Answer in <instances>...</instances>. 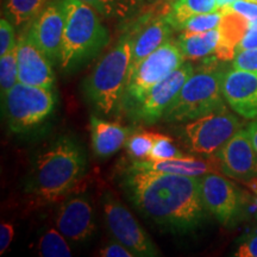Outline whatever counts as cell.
<instances>
[{"instance_id": "cell-1", "label": "cell", "mask_w": 257, "mask_h": 257, "mask_svg": "<svg viewBox=\"0 0 257 257\" xmlns=\"http://www.w3.org/2000/svg\"><path fill=\"white\" fill-rule=\"evenodd\" d=\"M201 176H187L128 167L121 188L141 213L175 232H187L205 217Z\"/></svg>"}, {"instance_id": "cell-2", "label": "cell", "mask_w": 257, "mask_h": 257, "mask_svg": "<svg viewBox=\"0 0 257 257\" xmlns=\"http://www.w3.org/2000/svg\"><path fill=\"white\" fill-rule=\"evenodd\" d=\"M85 170L82 148L74 138L61 136L36 156L27 192L42 201H54L69 192Z\"/></svg>"}, {"instance_id": "cell-3", "label": "cell", "mask_w": 257, "mask_h": 257, "mask_svg": "<svg viewBox=\"0 0 257 257\" xmlns=\"http://www.w3.org/2000/svg\"><path fill=\"white\" fill-rule=\"evenodd\" d=\"M62 2L66 23L59 62L64 73H72L98 55L110 36L92 6L82 0Z\"/></svg>"}, {"instance_id": "cell-4", "label": "cell", "mask_w": 257, "mask_h": 257, "mask_svg": "<svg viewBox=\"0 0 257 257\" xmlns=\"http://www.w3.org/2000/svg\"><path fill=\"white\" fill-rule=\"evenodd\" d=\"M134 37L124 35L83 82L86 99L99 113L110 114L123 100L130 80Z\"/></svg>"}, {"instance_id": "cell-5", "label": "cell", "mask_w": 257, "mask_h": 257, "mask_svg": "<svg viewBox=\"0 0 257 257\" xmlns=\"http://www.w3.org/2000/svg\"><path fill=\"white\" fill-rule=\"evenodd\" d=\"M224 72L216 68L194 70L184 83L172 105L167 108L162 120L186 123L219 110L225 106L221 89Z\"/></svg>"}, {"instance_id": "cell-6", "label": "cell", "mask_w": 257, "mask_h": 257, "mask_svg": "<svg viewBox=\"0 0 257 257\" xmlns=\"http://www.w3.org/2000/svg\"><path fill=\"white\" fill-rule=\"evenodd\" d=\"M53 89L16 83L3 100V114L10 130L25 133L43 123L53 113L55 95Z\"/></svg>"}, {"instance_id": "cell-7", "label": "cell", "mask_w": 257, "mask_h": 257, "mask_svg": "<svg viewBox=\"0 0 257 257\" xmlns=\"http://www.w3.org/2000/svg\"><path fill=\"white\" fill-rule=\"evenodd\" d=\"M242 124L226 106L186 121L181 127V136L191 152L199 155H217L224 144L233 136Z\"/></svg>"}, {"instance_id": "cell-8", "label": "cell", "mask_w": 257, "mask_h": 257, "mask_svg": "<svg viewBox=\"0 0 257 257\" xmlns=\"http://www.w3.org/2000/svg\"><path fill=\"white\" fill-rule=\"evenodd\" d=\"M185 62L179 44L167 41L146 57L131 74L123 100L134 106L150 88L157 85Z\"/></svg>"}, {"instance_id": "cell-9", "label": "cell", "mask_w": 257, "mask_h": 257, "mask_svg": "<svg viewBox=\"0 0 257 257\" xmlns=\"http://www.w3.org/2000/svg\"><path fill=\"white\" fill-rule=\"evenodd\" d=\"M101 204L106 226L115 240L124 244L135 256L154 257L160 255L152 238L138 224L134 214L114 197L113 193L105 192Z\"/></svg>"}, {"instance_id": "cell-10", "label": "cell", "mask_w": 257, "mask_h": 257, "mask_svg": "<svg viewBox=\"0 0 257 257\" xmlns=\"http://www.w3.org/2000/svg\"><path fill=\"white\" fill-rule=\"evenodd\" d=\"M193 73L194 66L191 62H184L166 79L150 88L136 104L131 106L135 119L146 124H154L162 119L167 108L172 105Z\"/></svg>"}, {"instance_id": "cell-11", "label": "cell", "mask_w": 257, "mask_h": 257, "mask_svg": "<svg viewBox=\"0 0 257 257\" xmlns=\"http://www.w3.org/2000/svg\"><path fill=\"white\" fill-rule=\"evenodd\" d=\"M201 198L205 207L223 225H230L239 216L243 205L242 191L219 173L201 178Z\"/></svg>"}, {"instance_id": "cell-12", "label": "cell", "mask_w": 257, "mask_h": 257, "mask_svg": "<svg viewBox=\"0 0 257 257\" xmlns=\"http://www.w3.org/2000/svg\"><path fill=\"white\" fill-rule=\"evenodd\" d=\"M64 6L62 0H51L32 21L28 34L34 43L53 63L60 61L64 32Z\"/></svg>"}, {"instance_id": "cell-13", "label": "cell", "mask_w": 257, "mask_h": 257, "mask_svg": "<svg viewBox=\"0 0 257 257\" xmlns=\"http://www.w3.org/2000/svg\"><path fill=\"white\" fill-rule=\"evenodd\" d=\"M56 229L69 242H85L95 232V216L91 199L76 194L64 200L56 212Z\"/></svg>"}, {"instance_id": "cell-14", "label": "cell", "mask_w": 257, "mask_h": 257, "mask_svg": "<svg viewBox=\"0 0 257 257\" xmlns=\"http://www.w3.org/2000/svg\"><path fill=\"white\" fill-rule=\"evenodd\" d=\"M217 157L224 175L240 182H249L257 178V152L244 128H239L224 144Z\"/></svg>"}, {"instance_id": "cell-15", "label": "cell", "mask_w": 257, "mask_h": 257, "mask_svg": "<svg viewBox=\"0 0 257 257\" xmlns=\"http://www.w3.org/2000/svg\"><path fill=\"white\" fill-rule=\"evenodd\" d=\"M18 82L53 89L55 86V73L51 61L29 36L28 31L17 41Z\"/></svg>"}, {"instance_id": "cell-16", "label": "cell", "mask_w": 257, "mask_h": 257, "mask_svg": "<svg viewBox=\"0 0 257 257\" xmlns=\"http://www.w3.org/2000/svg\"><path fill=\"white\" fill-rule=\"evenodd\" d=\"M221 89L225 101L245 119L257 118V72L232 68L224 73Z\"/></svg>"}, {"instance_id": "cell-17", "label": "cell", "mask_w": 257, "mask_h": 257, "mask_svg": "<svg viewBox=\"0 0 257 257\" xmlns=\"http://www.w3.org/2000/svg\"><path fill=\"white\" fill-rule=\"evenodd\" d=\"M131 167L143 170L169 173L187 176H204L208 173H219L220 163L217 155L208 159H199L194 156H184L180 159L163 161H135Z\"/></svg>"}, {"instance_id": "cell-18", "label": "cell", "mask_w": 257, "mask_h": 257, "mask_svg": "<svg viewBox=\"0 0 257 257\" xmlns=\"http://www.w3.org/2000/svg\"><path fill=\"white\" fill-rule=\"evenodd\" d=\"M91 136L93 152L100 159H107L125 146L130 128L119 123L107 121L92 115Z\"/></svg>"}, {"instance_id": "cell-19", "label": "cell", "mask_w": 257, "mask_h": 257, "mask_svg": "<svg viewBox=\"0 0 257 257\" xmlns=\"http://www.w3.org/2000/svg\"><path fill=\"white\" fill-rule=\"evenodd\" d=\"M172 29L173 28L167 23L165 17H161L148 24L136 37H134L130 76L146 57L154 53L163 43H166Z\"/></svg>"}, {"instance_id": "cell-20", "label": "cell", "mask_w": 257, "mask_h": 257, "mask_svg": "<svg viewBox=\"0 0 257 257\" xmlns=\"http://www.w3.org/2000/svg\"><path fill=\"white\" fill-rule=\"evenodd\" d=\"M219 43L216 49V57L220 61H232L237 54V47L245 32L249 23L245 18L233 12H223L219 24Z\"/></svg>"}, {"instance_id": "cell-21", "label": "cell", "mask_w": 257, "mask_h": 257, "mask_svg": "<svg viewBox=\"0 0 257 257\" xmlns=\"http://www.w3.org/2000/svg\"><path fill=\"white\" fill-rule=\"evenodd\" d=\"M219 29L206 32H182L179 37V47L185 59L195 61L216 53L219 43Z\"/></svg>"}, {"instance_id": "cell-22", "label": "cell", "mask_w": 257, "mask_h": 257, "mask_svg": "<svg viewBox=\"0 0 257 257\" xmlns=\"http://www.w3.org/2000/svg\"><path fill=\"white\" fill-rule=\"evenodd\" d=\"M219 10L217 0H174L165 19L173 29L181 30L188 19L197 15L210 14Z\"/></svg>"}, {"instance_id": "cell-23", "label": "cell", "mask_w": 257, "mask_h": 257, "mask_svg": "<svg viewBox=\"0 0 257 257\" xmlns=\"http://www.w3.org/2000/svg\"><path fill=\"white\" fill-rule=\"evenodd\" d=\"M51 0H3V12L15 27L34 21Z\"/></svg>"}, {"instance_id": "cell-24", "label": "cell", "mask_w": 257, "mask_h": 257, "mask_svg": "<svg viewBox=\"0 0 257 257\" xmlns=\"http://www.w3.org/2000/svg\"><path fill=\"white\" fill-rule=\"evenodd\" d=\"M105 18H126L140 8L143 0H82Z\"/></svg>"}, {"instance_id": "cell-25", "label": "cell", "mask_w": 257, "mask_h": 257, "mask_svg": "<svg viewBox=\"0 0 257 257\" xmlns=\"http://www.w3.org/2000/svg\"><path fill=\"white\" fill-rule=\"evenodd\" d=\"M38 252L44 257L72 256L68 239L57 229H49L42 234L40 242H38Z\"/></svg>"}, {"instance_id": "cell-26", "label": "cell", "mask_w": 257, "mask_h": 257, "mask_svg": "<svg viewBox=\"0 0 257 257\" xmlns=\"http://www.w3.org/2000/svg\"><path fill=\"white\" fill-rule=\"evenodd\" d=\"M18 83V53L17 47L0 57V91L2 99Z\"/></svg>"}, {"instance_id": "cell-27", "label": "cell", "mask_w": 257, "mask_h": 257, "mask_svg": "<svg viewBox=\"0 0 257 257\" xmlns=\"http://www.w3.org/2000/svg\"><path fill=\"white\" fill-rule=\"evenodd\" d=\"M156 134L140 131L127 137L124 148L128 156L135 161H148L152 153Z\"/></svg>"}, {"instance_id": "cell-28", "label": "cell", "mask_w": 257, "mask_h": 257, "mask_svg": "<svg viewBox=\"0 0 257 257\" xmlns=\"http://www.w3.org/2000/svg\"><path fill=\"white\" fill-rule=\"evenodd\" d=\"M185 155L176 148L173 138L166 135L156 134L154 146L150 153L148 161H163V160H173L180 159Z\"/></svg>"}, {"instance_id": "cell-29", "label": "cell", "mask_w": 257, "mask_h": 257, "mask_svg": "<svg viewBox=\"0 0 257 257\" xmlns=\"http://www.w3.org/2000/svg\"><path fill=\"white\" fill-rule=\"evenodd\" d=\"M221 18H223V12L220 10L210 14L197 15L191 19H188L181 29L182 32H206L219 27Z\"/></svg>"}, {"instance_id": "cell-30", "label": "cell", "mask_w": 257, "mask_h": 257, "mask_svg": "<svg viewBox=\"0 0 257 257\" xmlns=\"http://www.w3.org/2000/svg\"><path fill=\"white\" fill-rule=\"evenodd\" d=\"M221 12H233L240 15L248 21L249 28L257 27V2L253 0H238L231 5L219 9Z\"/></svg>"}, {"instance_id": "cell-31", "label": "cell", "mask_w": 257, "mask_h": 257, "mask_svg": "<svg viewBox=\"0 0 257 257\" xmlns=\"http://www.w3.org/2000/svg\"><path fill=\"white\" fill-rule=\"evenodd\" d=\"M15 47H17V41L15 36L14 24L6 17H3L0 21V56L5 55Z\"/></svg>"}, {"instance_id": "cell-32", "label": "cell", "mask_w": 257, "mask_h": 257, "mask_svg": "<svg viewBox=\"0 0 257 257\" xmlns=\"http://www.w3.org/2000/svg\"><path fill=\"white\" fill-rule=\"evenodd\" d=\"M232 68L257 72V48L238 51L232 60Z\"/></svg>"}, {"instance_id": "cell-33", "label": "cell", "mask_w": 257, "mask_h": 257, "mask_svg": "<svg viewBox=\"0 0 257 257\" xmlns=\"http://www.w3.org/2000/svg\"><path fill=\"white\" fill-rule=\"evenodd\" d=\"M99 255L104 257H135V253L118 240L108 243L99 251Z\"/></svg>"}, {"instance_id": "cell-34", "label": "cell", "mask_w": 257, "mask_h": 257, "mask_svg": "<svg viewBox=\"0 0 257 257\" xmlns=\"http://www.w3.org/2000/svg\"><path fill=\"white\" fill-rule=\"evenodd\" d=\"M237 257H257V233L244 239L239 248L234 252Z\"/></svg>"}, {"instance_id": "cell-35", "label": "cell", "mask_w": 257, "mask_h": 257, "mask_svg": "<svg viewBox=\"0 0 257 257\" xmlns=\"http://www.w3.org/2000/svg\"><path fill=\"white\" fill-rule=\"evenodd\" d=\"M15 227L10 223H2L0 225V253H4L9 249L10 244L14 239Z\"/></svg>"}, {"instance_id": "cell-36", "label": "cell", "mask_w": 257, "mask_h": 257, "mask_svg": "<svg viewBox=\"0 0 257 257\" xmlns=\"http://www.w3.org/2000/svg\"><path fill=\"white\" fill-rule=\"evenodd\" d=\"M252 48H257V27H250L248 29L237 47V53L242 50L252 49Z\"/></svg>"}, {"instance_id": "cell-37", "label": "cell", "mask_w": 257, "mask_h": 257, "mask_svg": "<svg viewBox=\"0 0 257 257\" xmlns=\"http://www.w3.org/2000/svg\"><path fill=\"white\" fill-rule=\"evenodd\" d=\"M245 130L249 135L250 141H251L253 148H255V150L257 152V118H255V119L246 126Z\"/></svg>"}, {"instance_id": "cell-38", "label": "cell", "mask_w": 257, "mask_h": 257, "mask_svg": "<svg viewBox=\"0 0 257 257\" xmlns=\"http://www.w3.org/2000/svg\"><path fill=\"white\" fill-rule=\"evenodd\" d=\"M234 2H238V0H217L218 5H219V9L225 8V6L231 5ZM253 2H257V0H253Z\"/></svg>"}, {"instance_id": "cell-39", "label": "cell", "mask_w": 257, "mask_h": 257, "mask_svg": "<svg viewBox=\"0 0 257 257\" xmlns=\"http://www.w3.org/2000/svg\"><path fill=\"white\" fill-rule=\"evenodd\" d=\"M255 216L257 218V198H256V200H255Z\"/></svg>"}, {"instance_id": "cell-40", "label": "cell", "mask_w": 257, "mask_h": 257, "mask_svg": "<svg viewBox=\"0 0 257 257\" xmlns=\"http://www.w3.org/2000/svg\"><path fill=\"white\" fill-rule=\"evenodd\" d=\"M162 2H167V3H168V2H174V0H162Z\"/></svg>"}]
</instances>
